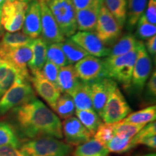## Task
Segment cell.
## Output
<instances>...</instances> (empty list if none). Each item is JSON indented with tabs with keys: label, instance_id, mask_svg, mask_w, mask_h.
<instances>
[{
	"label": "cell",
	"instance_id": "cell-1",
	"mask_svg": "<svg viewBox=\"0 0 156 156\" xmlns=\"http://www.w3.org/2000/svg\"><path fill=\"white\" fill-rule=\"evenodd\" d=\"M13 110L16 124L23 136L30 139L44 136L63 137L60 118L39 99L35 98Z\"/></svg>",
	"mask_w": 156,
	"mask_h": 156
},
{
	"label": "cell",
	"instance_id": "cell-2",
	"mask_svg": "<svg viewBox=\"0 0 156 156\" xmlns=\"http://www.w3.org/2000/svg\"><path fill=\"white\" fill-rule=\"evenodd\" d=\"M20 147L25 156H69L73 151L72 145L51 136L34 138Z\"/></svg>",
	"mask_w": 156,
	"mask_h": 156
},
{
	"label": "cell",
	"instance_id": "cell-3",
	"mask_svg": "<svg viewBox=\"0 0 156 156\" xmlns=\"http://www.w3.org/2000/svg\"><path fill=\"white\" fill-rule=\"evenodd\" d=\"M137 48L124 55L108 56L103 59L105 77L118 81L126 87L131 85Z\"/></svg>",
	"mask_w": 156,
	"mask_h": 156
},
{
	"label": "cell",
	"instance_id": "cell-4",
	"mask_svg": "<svg viewBox=\"0 0 156 156\" xmlns=\"http://www.w3.org/2000/svg\"><path fill=\"white\" fill-rule=\"evenodd\" d=\"M35 98L30 80L17 74L14 83L0 98V116Z\"/></svg>",
	"mask_w": 156,
	"mask_h": 156
},
{
	"label": "cell",
	"instance_id": "cell-5",
	"mask_svg": "<svg viewBox=\"0 0 156 156\" xmlns=\"http://www.w3.org/2000/svg\"><path fill=\"white\" fill-rule=\"evenodd\" d=\"M62 34L70 38L77 32L76 9L72 0H44Z\"/></svg>",
	"mask_w": 156,
	"mask_h": 156
},
{
	"label": "cell",
	"instance_id": "cell-6",
	"mask_svg": "<svg viewBox=\"0 0 156 156\" xmlns=\"http://www.w3.org/2000/svg\"><path fill=\"white\" fill-rule=\"evenodd\" d=\"M122 29L123 27L103 4L94 30L96 36L108 47L119 38Z\"/></svg>",
	"mask_w": 156,
	"mask_h": 156
},
{
	"label": "cell",
	"instance_id": "cell-7",
	"mask_svg": "<svg viewBox=\"0 0 156 156\" xmlns=\"http://www.w3.org/2000/svg\"><path fill=\"white\" fill-rule=\"evenodd\" d=\"M130 113L131 108L127 101L117 87L109 95L101 118L106 124H115L124 119Z\"/></svg>",
	"mask_w": 156,
	"mask_h": 156
},
{
	"label": "cell",
	"instance_id": "cell-8",
	"mask_svg": "<svg viewBox=\"0 0 156 156\" xmlns=\"http://www.w3.org/2000/svg\"><path fill=\"white\" fill-rule=\"evenodd\" d=\"M28 3L10 0L4 4L1 10V25L7 32L14 33L23 28Z\"/></svg>",
	"mask_w": 156,
	"mask_h": 156
},
{
	"label": "cell",
	"instance_id": "cell-9",
	"mask_svg": "<svg viewBox=\"0 0 156 156\" xmlns=\"http://www.w3.org/2000/svg\"><path fill=\"white\" fill-rule=\"evenodd\" d=\"M32 48L30 45L0 51V58L16 69L19 75L30 80L28 66L32 58Z\"/></svg>",
	"mask_w": 156,
	"mask_h": 156
},
{
	"label": "cell",
	"instance_id": "cell-10",
	"mask_svg": "<svg viewBox=\"0 0 156 156\" xmlns=\"http://www.w3.org/2000/svg\"><path fill=\"white\" fill-rule=\"evenodd\" d=\"M152 60L145 49V44L140 41L137 48V56L132 73V83L134 88L142 90L145 87L152 72Z\"/></svg>",
	"mask_w": 156,
	"mask_h": 156
},
{
	"label": "cell",
	"instance_id": "cell-11",
	"mask_svg": "<svg viewBox=\"0 0 156 156\" xmlns=\"http://www.w3.org/2000/svg\"><path fill=\"white\" fill-rule=\"evenodd\" d=\"M41 17V37L47 45L54 43H62L66 37L62 34L56 20L46 5L44 0H38Z\"/></svg>",
	"mask_w": 156,
	"mask_h": 156
},
{
	"label": "cell",
	"instance_id": "cell-12",
	"mask_svg": "<svg viewBox=\"0 0 156 156\" xmlns=\"http://www.w3.org/2000/svg\"><path fill=\"white\" fill-rule=\"evenodd\" d=\"M69 38L83 48L89 55L95 57H108L110 55L111 48L91 31H78Z\"/></svg>",
	"mask_w": 156,
	"mask_h": 156
},
{
	"label": "cell",
	"instance_id": "cell-13",
	"mask_svg": "<svg viewBox=\"0 0 156 156\" xmlns=\"http://www.w3.org/2000/svg\"><path fill=\"white\" fill-rule=\"evenodd\" d=\"M74 67L81 81L90 83L105 77L103 59L98 57L87 55L75 63Z\"/></svg>",
	"mask_w": 156,
	"mask_h": 156
},
{
	"label": "cell",
	"instance_id": "cell-14",
	"mask_svg": "<svg viewBox=\"0 0 156 156\" xmlns=\"http://www.w3.org/2000/svg\"><path fill=\"white\" fill-rule=\"evenodd\" d=\"M90 86L93 109L101 117L109 95L117 87V83L114 80L104 77L90 82Z\"/></svg>",
	"mask_w": 156,
	"mask_h": 156
},
{
	"label": "cell",
	"instance_id": "cell-15",
	"mask_svg": "<svg viewBox=\"0 0 156 156\" xmlns=\"http://www.w3.org/2000/svg\"><path fill=\"white\" fill-rule=\"evenodd\" d=\"M31 75L30 83L35 90L54 110L62 93L57 85L48 80L41 71L31 73Z\"/></svg>",
	"mask_w": 156,
	"mask_h": 156
},
{
	"label": "cell",
	"instance_id": "cell-16",
	"mask_svg": "<svg viewBox=\"0 0 156 156\" xmlns=\"http://www.w3.org/2000/svg\"><path fill=\"white\" fill-rule=\"evenodd\" d=\"M62 133L67 143L70 145H81L90 139L92 136L77 117L75 116L64 119L62 124Z\"/></svg>",
	"mask_w": 156,
	"mask_h": 156
},
{
	"label": "cell",
	"instance_id": "cell-17",
	"mask_svg": "<svg viewBox=\"0 0 156 156\" xmlns=\"http://www.w3.org/2000/svg\"><path fill=\"white\" fill-rule=\"evenodd\" d=\"M23 33L32 38H37L41 34V17L38 0L28 3L23 25Z\"/></svg>",
	"mask_w": 156,
	"mask_h": 156
},
{
	"label": "cell",
	"instance_id": "cell-18",
	"mask_svg": "<svg viewBox=\"0 0 156 156\" xmlns=\"http://www.w3.org/2000/svg\"><path fill=\"white\" fill-rule=\"evenodd\" d=\"M102 5L103 0H94L86 8L76 11L77 30L93 32Z\"/></svg>",
	"mask_w": 156,
	"mask_h": 156
},
{
	"label": "cell",
	"instance_id": "cell-19",
	"mask_svg": "<svg viewBox=\"0 0 156 156\" xmlns=\"http://www.w3.org/2000/svg\"><path fill=\"white\" fill-rule=\"evenodd\" d=\"M73 64H67L64 67H60L58 74L56 85L62 93L70 94L80 83Z\"/></svg>",
	"mask_w": 156,
	"mask_h": 156
},
{
	"label": "cell",
	"instance_id": "cell-20",
	"mask_svg": "<svg viewBox=\"0 0 156 156\" xmlns=\"http://www.w3.org/2000/svg\"><path fill=\"white\" fill-rule=\"evenodd\" d=\"M32 48V58L29 62L28 67L30 73L36 71H41L46 63V51L48 45L43 40L41 36L34 38L30 44Z\"/></svg>",
	"mask_w": 156,
	"mask_h": 156
},
{
	"label": "cell",
	"instance_id": "cell-21",
	"mask_svg": "<svg viewBox=\"0 0 156 156\" xmlns=\"http://www.w3.org/2000/svg\"><path fill=\"white\" fill-rule=\"evenodd\" d=\"M69 95L73 98L76 110L93 109L90 83L80 80Z\"/></svg>",
	"mask_w": 156,
	"mask_h": 156
},
{
	"label": "cell",
	"instance_id": "cell-22",
	"mask_svg": "<svg viewBox=\"0 0 156 156\" xmlns=\"http://www.w3.org/2000/svg\"><path fill=\"white\" fill-rule=\"evenodd\" d=\"M106 146L95 139H90L77 145L73 152V156H108Z\"/></svg>",
	"mask_w": 156,
	"mask_h": 156
},
{
	"label": "cell",
	"instance_id": "cell-23",
	"mask_svg": "<svg viewBox=\"0 0 156 156\" xmlns=\"http://www.w3.org/2000/svg\"><path fill=\"white\" fill-rule=\"evenodd\" d=\"M132 143L134 147L138 145H144L155 150L156 147L155 122L145 124L140 131L132 138Z\"/></svg>",
	"mask_w": 156,
	"mask_h": 156
},
{
	"label": "cell",
	"instance_id": "cell-24",
	"mask_svg": "<svg viewBox=\"0 0 156 156\" xmlns=\"http://www.w3.org/2000/svg\"><path fill=\"white\" fill-rule=\"evenodd\" d=\"M34 38L20 32H7L0 38V51L30 45Z\"/></svg>",
	"mask_w": 156,
	"mask_h": 156
},
{
	"label": "cell",
	"instance_id": "cell-25",
	"mask_svg": "<svg viewBox=\"0 0 156 156\" xmlns=\"http://www.w3.org/2000/svg\"><path fill=\"white\" fill-rule=\"evenodd\" d=\"M147 0H126V24L128 29L136 25L147 7Z\"/></svg>",
	"mask_w": 156,
	"mask_h": 156
},
{
	"label": "cell",
	"instance_id": "cell-26",
	"mask_svg": "<svg viewBox=\"0 0 156 156\" xmlns=\"http://www.w3.org/2000/svg\"><path fill=\"white\" fill-rule=\"evenodd\" d=\"M140 41H137L133 35L128 34L119 38V40L111 48L108 56H117L124 55L138 48Z\"/></svg>",
	"mask_w": 156,
	"mask_h": 156
},
{
	"label": "cell",
	"instance_id": "cell-27",
	"mask_svg": "<svg viewBox=\"0 0 156 156\" xmlns=\"http://www.w3.org/2000/svg\"><path fill=\"white\" fill-rule=\"evenodd\" d=\"M75 114L80 122L88 130L91 135L95 134L98 126L102 122L101 117L95 112L94 109L76 110Z\"/></svg>",
	"mask_w": 156,
	"mask_h": 156
},
{
	"label": "cell",
	"instance_id": "cell-28",
	"mask_svg": "<svg viewBox=\"0 0 156 156\" xmlns=\"http://www.w3.org/2000/svg\"><path fill=\"white\" fill-rule=\"evenodd\" d=\"M61 46L69 64L77 63L82 58L89 55L83 48L70 38L65 39L64 41L61 43Z\"/></svg>",
	"mask_w": 156,
	"mask_h": 156
},
{
	"label": "cell",
	"instance_id": "cell-29",
	"mask_svg": "<svg viewBox=\"0 0 156 156\" xmlns=\"http://www.w3.org/2000/svg\"><path fill=\"white\" fill-rule=\"evenodd\" d=\"M156 119V106H151L137 111L134 113H130L124 119L125 122H131L136 124H145L155 122Z\"/></svg>",
	"mask_w": 156,
	"mask_h": 156
},
{
	"label": "cell",
	"instance_id": "cell-30",
	"mask_svg": "<svg viewBox=\"0 0 156 156\" xmlns=\"http://www.w3.org/2000/svg\"><path fill=\"white\" fill-rule=\"evenodd\" d=\"M56 114L63 119H67L75 114V106L73 98L67 93H63L58 98L54 109Z\"/></svg>",
	"mask_w": 156,
	"mask_h": 156
},
{
	"label": "cell",
	"instance_id": "cell-31",
	"mask_svg": "<svg viewBox=\"0 0 156 156\" xmlns=\"http://www.w3.org/2000/svg\"><path fill=\"white\" fill-rule=\"evenodd\" d=\"M103 4L124 27L126 20V0H103Z\"/></svg>",
	"mask_w": 156,
	"mask_h": 156
},
{
	"label": "cell",
	"instance_id": "cell-32",
	"mask_svg": "<svg viewBox=\"0 0 156 156\" xmlns=\"http://www.w3.org/2000/svg\"><path fill=\"white\" fill-rule=\"evenodd\" d=\"M113 124L115 135L123 138H132L140 131L144 124H136L122 120Z\"/></svg>",
	"mask_w": 156,
	"mask_h": 156
},
{
	"label": "cell",
	"instance_id": "cell-33",
	"mask_svg": "<svg viewBox=\"0 0 156 156\" xmlns=\"http://www.w3.org/2000/svg\"><path fill=\"white\" fill-rule=\"evenodd\" d=\"M4 145H11L19 148L20 142L10 124L2 122H0V147Z\"/></svg>",
	"mask_w": 156,
	"mask_h": 156
},
{
	"label": "cell",
	"instance_id": "cell-34",
	"mask_svg": "<svg viewBox=\"0 0 156 156\" xmlns=\"http://www.w3.org/2000/svg\"><path fill=\"white\" fill-rule=\"evenodd\" d=\"M46 58L58 67L67 65L68 62L61 46V43H54L48 45L46 51Z\"/></svg>",
	"mask_w": 156,
	"mask_h": 156
},
{
	"label": "cell",
	"instance_id": "cell-35",
	"mask_svg": "<svg viewBox=\"0 0 156 156\" xmlns=\"http://www.w3.org/2000/svg\"><path fill=\"white\" fill-rule=\"evenodd\" d=\"M106 146L109 152L114 153H126L134 147L132 143V138H123L116 135L107 142Z\"/></svg>",
	"mask_w": 156,
	"mask_h": 156
},
{
	"label": "cell",
	"instance_id": "cell-36",
	"mask_svg": "<svg viewBox=\"0 0 156 156\" xmlns=\"http://www.w3.org/2000/svg\"><path fill=\"white\" fill-rule=\"evenodd\" d=\"M156 25L150 23L143 15L136 23V36L140 39H148L155 36Z\"/></svg>",
	"mask_w": 156,
	"mask_h": 156
},
{
	"label": "cell",
	"instance_id": "cell-37",
	"mask_svg": "<svg viewBox=\"0 0 156 156\" xmlns=\"http://www.w3.org/2000/svg\"><path fill=\"white\" fill-rule=\"evenodd\" d=\"M93 135L94 139L106 145L107 142L110 141L115 135L113 124L101 122Z\"/></svg>",
	"mask_w": 156,
	"mask_h": 156
},
{
	"label": "cell",
	"instance_id": "cell-38",
	"mask_svg": "<svg viewBox=\"0 0 156 156\" xmlns=\"http://www.w3.org/2000/svg\"><path fill=\"white\" fill-rule=\"evenodd\" d=\"M59 69L60 67H58L57 65L52 63L51 62L48 61V60H46V63L41 70V72L48 80L56 85Z\"/></svg>",
	"mask_w": 156,
	"mask_h": 156
},
{
	"label": "cell",
	"instance_id": "cell-39",
	"mask_svg": "<svg viewBox=\"0 0 156 156\" xmlns=\"http://www.w3.org/2000/svg\"><path fill=\"white\" fill-rule=\"evenodd\" d=\"M17 74L18 73H17L16 69H14L12 67H10L7 75L5 76L2 80L0 81V98L14 83Z\"/></svg>",
	"mask_w": 156,
	"mask_h": 156
},
{
	"label": "cell",
	"instance_id": "cell-40",
	"mask_svg": "<svg viewBox=\"0 0 156 156\" xmlns=\"http://www.w3.org/2000/svg\"><path fill=\"white\" fill-rule=\"evenodd\" d=\"M142 15L150 23L156 24V0H149L145 9V13Z\"/></svg>",
	"mask_w": 156,
	"mask_h": 156
},
{
	"label": "cell",
	"instance_id": "cell-41",
	"mask_svg": "<svg viewBox=\"0 0 156 156\" xmlns=\"http://www.w3.org/2000/svg\"><path fill=\"white\" fill-rule=\"evenodd\" d=\"M0 156H25L17 147L11 145H4L0 147Z\"/></svg>",
	"mask_w": 156,
	"mask_h": 156
},
{
	"label": "cell",
	"instance_id": "cell-42",
	"mask_svg": "<svg viewBox=\"0 0 156 156\" xmlns=\"http://www.w3.org/2000/svg\"><path fill=\"white\" fill-rule=\"evenodd\" d=\"M147 93L148 96L155 98L156 95V73L154 70L147 84Z\"/></svg>",
	"mask_w": 156,
	"mask_h": 156
},
{
	"label": "cell",
	"instance_id": "cell-43",
	"mask_svg": "<svg viewBox=\"0 0 156 156\" xmlns=\"http://www.w3.org/2000/svg\"><path fill=\"white\" fill-rule=\"evenodd\" d=\"M145 47L147 52L152 56H155L156 54V36L147 39Z\"/></svg>",
	"mask_w": 156,
	"mask_h": 156
},
{
	"label": "cell",
	"instance_id": "cell-44",
	"mask_svg": "<svg viewBox=\"0 0 156 156\" xmlns=\"http://www.w3.org/2000/svg\"><path fill=\"white\" fill-rule=\"evenodd\" d=\"M94 0H72L76 11L85 9L90 5Z\"/></svg>",
	"mask_w": 156,
	"mask_h": 156
},
{
	"label": "cell",
	"instance_id": "cell-45",
	"mask_svg": "<svg viewBox=\"0 0 156 156\" xmlns=\"http://www.w3.org/2000/svg\"><path fill=\"white\" fill-rule=\"evenodd\" d=\"M8 1H10V0H0V8H2V7L4 4Z\"/></svg>",
	"mask_w": 156,
	"mask_h": 156
},
{
	"label": "cell",
	"instance_id": "cell-46",
	"mask_svg": "<svg viewBox=\"0 0 156 156\" xmlns=\"http://www.w3.org/2000/svg\"><path fill=\"white\" fill-rule=\"evenodd\" d=\"M17 1L23 2H25V3H29L31 1V0H17Z\"/></svg>",
	"mask_w": 156,
	"mask_h": 156
},
{
	"label": "cell",
	"instance_id": "cell-47",
	"mask_svg": "<svg viewBox=\"0 0 156 156\" xmlns=\"http://www.w3.org/2000/svg\"><path fill=\"white\" fill-rule=\"evenodd\" d=\"M143 156H156V155H155V153H148Z\"/></svg>",
	"mask_w": 156,
	"mask_h": 156
},
{
	"label": "cell",
	"instance_id": "cell-48",
	"mask_svg": "<svg viewBox=\"0 0 156 156\" xmlns=\"http://www.w3.org/2000/svg\"><path fill=\"white\" fill-rule=\"evenodd\" d=\"M1 10L2 8H0V30H1Z\"/></svg>",
	"mask_w": 156,
	"mask_h": 156
},
{
	"label": "cell",
	"instance_id": "cell-49",
	"mask_svg": "<svg viewBox=\"0 0 156 156\" xmlns=\"http://www.w3.org/2000/svg\"><path fill=\"white\" fill-rule=\"evenodd\" d=\"M1 60H2V59H1V58H0V61H1Z\"/></svg>",
	"mask_w": 156,
	"mask_h": 156
}]
</instances>
